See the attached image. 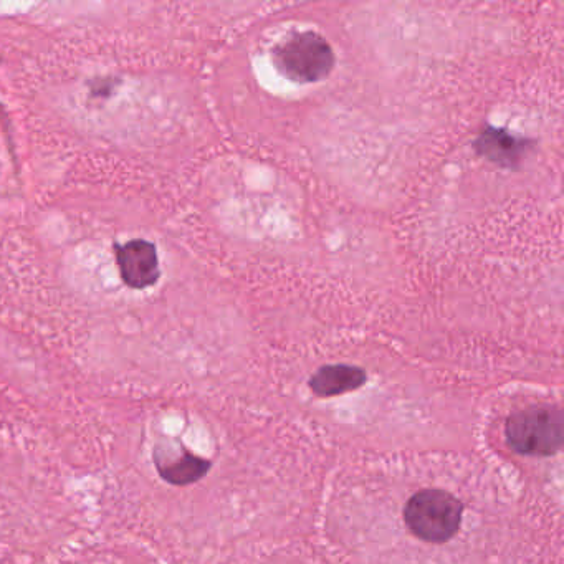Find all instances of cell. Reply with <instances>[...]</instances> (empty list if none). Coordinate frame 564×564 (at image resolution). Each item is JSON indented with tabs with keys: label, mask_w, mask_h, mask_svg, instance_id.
I'll use <instances>...</instances> for the list:
<instances>
[{
	"label": "cell",
	"mask_w": 564,
	"mask_h": 564,
	"mask_svg": "<svg viewBox=\"0 0 564 564\" xmlns=\"http://www.w3.org/2000/svg\"><path fill=\"white\" fill-rule=\"evenodd\" d=\"M464 505L452 493L427 488L414 493L404 507V523L412 535L427 543H445L460 530Z\"/></svg>",
	"instance_id": "obj_1"
},
{
	"label": "cell",
	"mask_w": 564,
	"mask_h": 564,
	"mask_svg": "<svg viewBox=\"0 0 564 564\" xmlns=\"http://www.w3.org/2000/svg\"><path fill=\"white\" fill-rule=\"evenodd\" d=\"M272 60L283 77L306 85L330 75L335 67V52L325 37L306 30L283 39L273 48Z\"/></svg>",
	"instance_id": "obj_2"
},
{
	"label": "cell",
	"mask_w": 564,
	"mask_h": 564,
	"mask_svg": "<svg viewBox=\"0 0 564 564\" xmlns=\"http://www.w3.org/2000/svg\"><path fill=\"white\" fill-rule=\"evenodd\" d=\"M507 440L521 455H555L563 447V414L550 407H530L515 412L507 422Z\"/></svg>",
	"instance_id": "obj_3"
},
{
	"label": "cell",
	"mask_w": 564,
	"mask_h": 564,
	"mask_svg": "<svg viewBox=\"0 0 564 564\" xmlns=\"http://www.w3.org/2000/svg\"><path fill=\"white\" fill-rule=\"evenodd\" d=\"M121 278L130 288L153 287L161 277L158 250L146 240H131L116 252Z\"/></svg>",
	"instance_id": "obj_4"
},
{
	"label": "cell",
	"mask_w": 564,
	"mask_h": 564,
	"mask_svg": "<svg viewBox=\"0 0 564 564\" xmlns=\"http://www.w3.org/2000/svg\"><path fill=\"white\" fill-rule=\"evenodd\" d=\"M475 149L490 163L502 166V168H513L521 163L528 149V143L525 138L510 133V131L485 126L482 133L478 134V138L475 139Z\"/></svg>",
	"instance_id": "obj_5"
},
{
	"label": "cell",
	"mask_w": 564,
	"mask_h": 564,
	"mask_svg": "<svg viewBox=\"0 0 564 564\" xmlns=\"http://www.w3.org/2000/svg\"><path fill=\"white\" fill-rule=\"evenodd\" d=\"M366 373L358 366L330 364L318 369L310 378V389L316 396L333 397L356 391L366 383Z\"/></svg>",
	"instance_id": "obj_6"
},
{
	"label": "cell",
	"mask_w": 564,
	"mask_h": 564,
	"mask_svg": "<svg viewBox=\"0 0 564 564\" xmlns=\"http://www.w3.org/2000/svg\"><path fill=\"white\" fill-rule=\"evenodd\" d=\"M153 462L159 477L174 487H186L199 482L212 467L211 460L197 457L186 449H182V455H177L174 460L164 459L153 452Z\"/></svg>",
	"instance_id": "obj_7"
}]
</instances>
